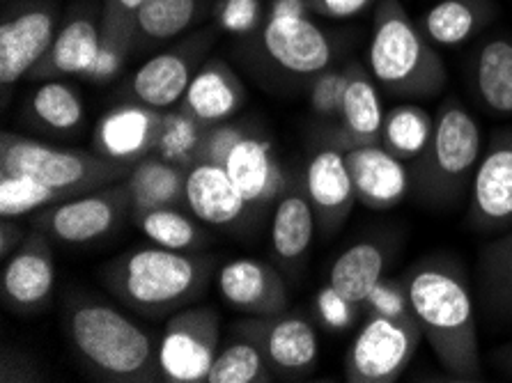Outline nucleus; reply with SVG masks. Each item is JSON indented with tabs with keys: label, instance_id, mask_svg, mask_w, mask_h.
I'll use <instances>...</instances> for the list:
<instances>
[{
	"label": "nucleus",
	"instance_id": "18",
	"mask_svg": "<svg viewBox=\"0 0 512 383\" xmlns=\"http://www.w3.org/2000/svg\"><path fill=\"white\" fill-rule=\"evenodd\" d=\"M304 184L310 205L315 209L317 228L324 234H336L359 202L345 152L336 145L317 152L306 166Z\"/></svg>",
	"mask_w": 512,
	"mask_h": 383
},
{
	"label": "nucleus",
	"instance_id": "35",
	"mask_svg": "<svg viewBox=\"0 0 512 383\" xmlns=\"http://www.w3.org/2000/svg\"><path fill=\"white\" fill-rule=\"evenodd\" d=\"M274 379L260 349L242 335H235L228 347L219 349L207 374V383H271Z\"/></svg>",
	"mask_w": 512,
	"mask_h": 383
},
{
	"label": "nucleus",
	"instance_id": "11",
	"mask_svg": "<svg viewBox=\"0 0 512 383\" xmlns=\"http://www.w3.org/2000/svg\"><path fill=\"white\" fill-rule=\"evenodd\" d=\"M219 28H203L186 37L173 49L154 53L129 76L122 92L129 101H138L157 111H173L189 90L191 78L203 65V58L216 42Z\"/></svg>",
	"mask_w": 512,
	"mask_h": 383
},
{
	"label": "nucleus",
	"instance_id": "29",
	"mask_svg": "<svg viewBox=\"0 0 512 383\" xmlns=\"http://www.w3.org/2000/svg\"><path fill=\"white\" fill-rule=\"evenodd\" d=\"M205 14V0H145L136 17L134 53H150L191 30Z\"/></svg>",
	"mask_w": 512,
	"mask_h": 383
},
{
	"label": "nucleus",
	"instance_id": "20",
	"mask_svg": "<svg viewBox=\"0 0 512 383\" xmlns=\"http://www.w3.org/2000/svg\"><path fill=\"white\" fill-rule=\"evenodd\" d=\"M219 292L230 308L251 317L276 315L290 306V292L281 273L271 264L251 257L223 264Z\"/></svg>",
	"mask_w": 512,
	"mask_h": 383
},
{
	"label": "nucleus",
	"instance_id": "26",
	"mask_svg": "<svg viewBox=\"0 0 512 383\" xmlns=\"http://www.w3.org/2000/svg\"><path fill=\"white\" fill-rule=\"evenodd\" d=\"M499 17L496 0H437L421 21L434 46L457 49L478 37Z\"/></svg>",
	"mask_w": 512,
	"mask_h": 383
},
{
	"label": "nucleus",
	"instance_id": "8",
	"mask_svg": "<svg viewBox=\"0 0 512 383\" xmlns=\"http://www.w3.org/2000/svg\"><path fill=\"white\" fill-rule=\"evenodd\" d=\"M423 331L416 317L368 315L347 351L345 374L352 383H393L405 374Z\"/></svg>",
	"mask_w": 512,
	"mask_h": 383
},
{
	"label": "nucleus",
	"instance_id": "10",
	"mask_svg": "<svg viewBox=\"0 0 512 383\" xmlns=\"http://www.w3.org/2000/svg\"><path fill=\"white\" fill-rule=\"evenodd\" d=\"M60 28L56 0H10L0 19V83L12 88L40 65Z\"/></svg>",
	"mask_w": 512,
	"mask_h": 383
},
{
	"label": "nucleus",
	"instance_id": "13",
	"mask_svg": "<svg viewBox=\"0 0 512 383\" xmlns=\"http://www.w3.org/2000/svg\"><path fill=\"white\" fill-rule=\"evenodd\" d=\"M271 65L294 78H313L333 65L338 46L310 17H267L255 33Z\"/></svg>",
	"mask_w": 512,
	"mask_h": 383
},
{
	"label": "nucleus",
	"instance_id": "33",
	"mask_svg": "<svg viewBox=\"0 0 512 383\" xmlns=\"http://www.w3.org/2000/svg\"><path fill=\"white\" fill-rule=\"evenodd\" d=\"M434 131V117L416 104H398L384 115L382 143L405 163H416L428 150Z\"/></svg>",
	"mask_w": 512,
	"mask_h": 383
},
{
	"label": "nucleus",
	"instance_id": "41",
	"mask_svg": "<svg viewBox=\"0 0 512 383\" xmlns=\"http://www.w3.org/2000/svg\"><path fill=\"white\" fill-rule=\"evenodd\" d=\"M361 308L368 310V315L379 317H409L411 301H409V287L407 278H382L379 283L370 289L366 301Z\"/></svg>",
	"mask_w": 512,
	"mask_h": 383
},
{
	"label": "nucleus",
	"instance_id": "21",
	"mask_svg": "<svg viewBox=\"0 0 512 383\" xmlns=\"http://www.w3.org/2000/svg\"><path fill=\"white\" fill-rule=\"evenodd\" d=\"M384 106L379 97V85L372 78L370 69L359 62L349 65V83L343 101V111L331 131L333 145L347 152L352 147L377 145L382 138Z\"/></svg>",
	"mask_w": 512,
	"mask_h": 383
},
{
	"label": "nucleus",
	"instance_id": "12",
	"mask_svg": "<svg viewBox=\"0 0 512 383\" xmlns=\"http://www.w3.org/2000/svg\"><path fill=\"white\" fill-rule=\"evenodd\" d=\"M232 331L260 349L276 379L299 381L313 374L320 345L315 328L306 317L287 310L262 317L248 315Z\"/></svg>",
	"mask_w": 512,
	"mask_h": 383
},
{
	"label": "nucleus",
	"instance_id": "45",
	"mask_svg": "<svg viewBox=\"0 0 512 383\" xmlns=\"http://www.w3.org/2000/svg\"><path fill=\"white\" fill-rule=\"evenodd\" d=\"M379 0H308L310 12L324 19H354L368 12Z\"/></svg>",
	"mask_w": 512,
	"mask_h": 383
},
{
	"label": "nucleus",
	"instance_id": "30",
	"mask_svg": "<svg viewBox=\"0 0 512 383\" xmlns=\"http://www.w3.org/2000/svg\"><path fill=\"white\" fill-rule=\"evenodd\" d=\"M315 228L317 218L308 195L301 191L285 193L271 221V250L283 264H297L313 244Z\"/></svg>",
	"mask_w": 512,
	"mask_h": 383
},
{
	"label": "nucleus",
	"instance_id": "17",
	"mask_svg": "<svg viewBox=\"0 0 512 383\" xmlns=\"http://www.w3.org/2000/svg\"><path fill=\"white\" fill-rule=\"evenodd\" d=\"M164 117L166 111L124 99L122 104L99 117L92 147L106 159L136 166L157 150Z\"/></svg>",
	"mask_w": 512,
	"mask_h": 383
},
{
	"label": "nucleus",
	"instance_id": "6",
	"mask_svg": "<svg viewBox=\"0 0 512 383\" xmlns=\"http://www.w3.org/2000/svg\"><path fill=\"white\" fill-rule=\"evenodd\" d=\"M131 170V163L111 161L97 152L65 150L12 131L0 136V173L30 175L62 191L67 198L122 182Z\"/></svg>",
	"mask_w": 512,
	"mask_h": 383
},
{
	"label": "nucleus",
	"instance_id": "23",
	"mask_svg": "<svg viewBox=\"0 0 512 383\" xmlns=\"http://www.w3.org/2000/svg\"><path fill=\"white\" fill-rule=\"evenodd\" d=\"M251 207L232 182L226 166L198 161L186 175V209L200 223L214 228H228L244 218Z\"/></svg>",
	"mask_w": 512,
	"mask_h": 383
},
{
	"label": "nucleus",
	"instance_id": "16",
	"mask_svg": "<svg viewBox=\"0 0 512 383\" xmlns=\"http://www.w3.org/2000/svg\"><path fill=\"white\" fill-rule=\"evenodd\" d=\"M99 46H102V10H97L92 0L88 3L83 0L60 21L51 49L28 74V81L42 83L67 76L85 78L97 58Z\"/></svg>",
	"mask_w": 512,
	"mask_h": 383
},
{
	"label": "nucleus",
	"instance_id": "39",
	"mask_svg": "<svg viewBox=\"0 0 512 383\" xmlns=\"http://www.w3.org/2000/svg\"><path fill=\"white\" fill-rule=\"evenodd\" d=\"M352 65V62H349ZM349 65H331L317 76L310 78L308 85V101L310 108L327 122H336L340 111H343V101L349 83Z\"/></svg>",
	"mask_w": 512,
	"mask_h": 383
},
{
	"label": "nucleus",
	"instance_id": "1",
	"mask_svg": "<svg viewBox=\"0 0 512 383\" xmlns=\"http://www.w3.org/2000/svg\"><path fill=\"white\" fill-rule=\"evenodd\" d=\"M409 301L423 340L455 381L483 379L478 324L467 273L446 255H430L407 273Z\"/></svg>",
	"mask_w": 512,
	"mask_h": 383
},
{
	"label": "nucleus",
	"instance_id": "37",
	"mask_svg": "<svg viewBox=\"0 0 512 383\" xmlns=\"http://www.w3.org/2000/svg\"><path fill=\"white\" fill-rule=\"evenodd\" d=\"M67 200V195L23 173H0V218L37 214Z\"/></svg>",
	"mask_w": 512,
	"mask_h": 383
},
{
	"label": "nucleus",
	"instance_id": "46",
	"mask_svg": "<svg viewBox=\"0 0 512 383\" xmlns=\"http://www.w3.org/2000/svg\"><path fill=\"white\" fill-rule=\"evenodd\" d=\"M23 239H26V232L17 218H0V260L5 262L23 244Z\"/></svg>",
	"mask_w": 512,
	"mask_h": 383
},
{
	"label": "nucleus",
	"instance_id": "22",
	"mask_svg": "<svg viewBox=\"0 0 512 383\" xmlns=\"http://www.w3.org/2000/svg\"><path fill=\"white\" fill-rule=\"evenodd\" d=\"M226 170L251 207H265L287 193L285 170L267 138L246 134L232 150Z\"/></svg>",
	"mask_w": 512,
	"mask_h": 383
},
{
	"label": "nucleus",
	"instance_id": "49",
	"mask_svg": "<svg viewBox=\"0 0 512 383\" xmlns=\"http://www.w3.org/2000/svg\"><path fill=\"white\" fill-rule=\"evenodd\" d=\"M5 3H7V0H5Z\"/></svg>",
	"mask_w": 512,
	"mask_h": 383
},
{
	"label": "nucleus",
	"instance_id": "24",
	"mask_svg": "<svg viewBox=\"0 0 512 383\" xmlns=\"http://www.w3.org/2000/svg\"><path fill=\"white\" fill-rule=\"evenodd\" d=\"M469 85L490 113L512 117V33L480 39L467 62Z\"/></svg>",
	"mask_w": 512,
	"mask_h": 383
},
{
	"label": "nucleus",
	"instance_id": "31",
	"mask_svg": "<svg viewBox=\"0 0 512 383\" xmlns=\"http://www.w3.org/2000/svg\"><path fill=\"white\" fill-rule=\"evenodd\" d=\"M389 250L379 241H359L338 255L329 273V285L356 306H361L379 280L384 278Z\"/></svg>",
	"mask_w": 512,
	"mask_h": 383
},
{
	"label": "nucleus",
	"instance_id": "5",
	"mask_svg": "<svg viewBox=\"0 0 512 383\" xmlns=\"http://www.w3.org/2000/svg\"><path fill=\"white\" fill-rule=\"evenodd\" d=\"M480 154L478 122L460 101H444L434 117L428 150L411 168V189L428 207H451L471 189Z\"/></svg>",
	"mask_w": 512,
	"mask_h": 383
},
{
	"label": "nucleus",
	"instance_id": "4",
	"mask_svg": "<svg viewBox=\"0 0 512 383\" xmlns=\"http://www.w3.org/2000/svg\"><path fill=\"white\" fill-rule=\"evenodd\" d=\"M368 69L391 97L430 99L448 83L444 58L409 17L402 0H379L372 17Z\"/></svg>",
	"mask_w": 512,
	"mask_h": 383
},
{
	"label": "nucleus",
	"instance_id": "19",
	"mask_svg": "<svg viewBox=\"0 0 512 383\" xmlns=\"http://www.w3.org/2000/svg\"><path fill=\"white\" fill-rule=\"evenodd\" d=\"M356 200L368 209H391L407 198L411 170L382 143L352 147L345 152Z\"/></svg>",
	"mask_w": 512,
	"mask_h": 383
},
{
	"label": "nucleus",
	"instance_id": "47",
	"mask_svg": "<svg viewBox=\"0 0 512 383\" xmlns=\"http://www.w3.org/2000/svg\"><path fill=\"white\" fill-rule=\"evenodd\" d=\"M308 0H271L267 17H310Z\"/></svg>",
	"mask_w": 512,
	"mask_h": 383
},
{
	"label": "nucleus",
	"instance_id": "25",
	"mask_svg": "<svg viewBox=\"0 0 512 383\" xmlns=\"http://www.w3.org/2000/svg\"><path fill=\"white\" fill-rule=\"evenodd\" d=\"M246 101V88L242 78L235 74L226 60L212 58L200 65L191 78L189 90L180 108L196 117L198 122L214 127L235 115Z\"/></svg>",
	"mask_w": 512,
	"mask_h": 383
},
{
	"label": "nucleus",
	"instance_id": "2",
	"mask_svg": "<svg viewBox=\"0 0 512 383\" xmlns=\"http://www.w3.org/2000/svg\"><path fill=\"white\" fill-rule=\"evenodd\" d=\"M62 331L76 358L102 381H161L159 345L118 306L76 294L62 306Z\"/></svg>",
	"mask_w": 512,
	"mask_h": 383
},
{
	"label": "nucleus",
	"instance_id": "32",
	"mask_svg": "<svg viewBox=\"0 0 512 383\" xmlns=\"http://www.w3.org/2000/svg\"><path fill=\"white\" fill-rule=\"evenodd\" d=\"M26 111L37 127L53 131V134H74L83 127L85 120L81 95L74 85L62 81V78L37 83V90L30 95Z\"/></svg>",
	"mask_w": 512,
	"mask_h": 383
},
{
	"label": "nucleus",
	"instance_id": "44",
	"mask_svg": "<svg viewBox=\"0 0 512 383\" xmlns=\"http://www.w3.org/2000/svg\"><path fill=\"white\" fill-rule=\"evenodd\" d=\"M0 381L3 383L44 381V372L40 370V363H37L28 351L3 345V354H0Z\"/></svg>",
	"mask_w": 512,
	"mask_h": 383
},
{
	"label": "nucleus",
	"instance_id": "15",
	"mask_svg": "<svg viewBox=\"0 0 512 383\" xmlns=\"http://www.w3.org/2000/svg\"><path fill=\"white\" fill-rule=\"evenodd\" d=\"M467 218L480 232L512 228V129L506 127L490 138L480 154L469 189Z\"/></svg>",
	"mask_w": 512,
	"mask_h": 383
},
{
	"label": "nucleus",
	"instance_id": "27",
	"mask_svg": "<svg viewBox=\"0 0 512 383\" xmlns=\"http://www.w3.org/2000/svg\"><path fill=\"white\" fill-rule=\"evenodd\" d=\"M145 0H104L102 5V46L85 81L111 83L122 74L134 53L136 17Z\"/></svg>",
	"mask_w": 512,
	"mask_h": 383
},
{
	"label": "nucleus",
	"instance_id": "36",
	"mask_svg": "<svg viewBox=\"0 0 512 383\" xmlns=\"http://www.w3.org/2000/svg\"><path fill=\"white\" fill-rule=\"evenodd\" d=\"M207 124L198 122L196 117L186 111H166L164 127L154 154L161 156L175 166L191 168L200 161V150L207 134Z\"/></svg>",
	"mask_w": 512,
	"mask_h": 383
},
{
	"label": "nucleus",
	"instance_id": "3",
	"mask_svg": "<svg viewBox=\"0 0 512 383\" xmlns=\"http://www.w3.org/2000/svg\"><path fill=\"white\" fill-rule=\"evenodd\" d=\"M207 255L161 246L134 248L102 269L108 292L138 315L161 319L191 306L212 278Z\"/></svg>",
	"mask_w": 512,
	"mask_h": 383
},
{
	"label": "nucleus",
	"instance_id": "43",
	"mask_svg": "<svg viewBox=\"0 0 512 383\" xmlns=\"http://www.w3.org/2000/svg\"><path fill=\"white\" fill-rule=\"evenodd\" d=\"M244 136H246V129L242 124H235L230 120L214 124V127H209L205 134L203 150H200V161L216 163V166H226L228 156Z\"/></svg>",
	"mask_w": 512,
	"mask_h": 383
},
{
	"label": "nucleus",
	"instance_id": "40",
	"mask_svg": "<svg viewBox=\"0 0 512 383\" xmlns=\"http://www.w3.org/2000/svg\"><path fill=\"white\" fill-rule=\"evenodd\" d=\"M265 19L260 0H216L214 5L216 28L237 37H253Z\"/></svg>",
	"mask_w": 512,
	"mask_h": 383
},
{
	"label": "nucleus",
	"instance_id": "14",
	"mask_svg": "<svg viewBox=\"0 0 512 383\" xmlns=\"http://www.w3.org/2000/svg\"><path fill=\"white\" fill-rule=\"evenodd\" d=\"M51 241L42 230L33 228L23 244L5 260L0 294L10 312L35 315L49 306L56 292V257Z\"/></svg>",
	"mask_w": 512,
	"mask_h": 383
},
{
	"label": "nucleus",
	"instance_id": "48",
	"mask_svg": "<svg viewBox=\"0 0 512 383\" xmlns=\"http://www.w3.org/2000/svg\"><path fill=\"white\" fill-rule=\"evenodd\" d=\"M496 365L501 367L503 372L508 374V377H512V347H503L496 351Z\"/></svg>",
	"mask_w": 512,
	"mask_h": 383
},
{
	"label": "nucleus",
	"instance_id": "34",
	"mask_svg": "<svg viewBox=\"0 0 512 383\" xmlns=\"http://www.w3.org/2000/svg\"><path fill=\"white\" fill-rule=\"evenodd\" d=\"M134 223L154 246L196 253L207 244V232L200 228L198 218L184 207L150 209L134 216Z\"/></svg>",
	"mask_w": 512,
	"mask_h": 383
},
{
	"label": "nucleus",
	"instance_id": "28",
	"mask_svg": "<svg viewBox=\"0 0 512 383\" xmlns=\"http://www.w3.org/2000/svg\"><path fill=\"white\" fill-rule=\"evenodd\" d=\"M189 168L175 166L157 154L138 161L127 177L131 193V218L159 207H186Z\"/></svg>",
	"mask_w": 512,
	"mask_h": 383
},
{
	"label": "nucleus",
	"instance_id": "38",
	"mask_svg": "<svg viewBox=\"0 0 512 383\" xmlns=\"http://www.w3.org/2000/svg\"><path fill=\"white\" fill-rule=\"evenodd\" d=\"M480 292L490 310L512 312V230L485 248L480 262Z\"/></svg>",
	"mask_w": 512,
	"mask_h": 383
},
{
	"label": "nucleus",
	"instance_id": "42",
	"mask_svg": "<svg viewBox=\"0 0 512 383\" xmlns=\"http://www.w3.org/2000/svg\"><path fill=\"white\" fill-rule=\"evenodd\" d=\"M359 308L361 306H356V303L345 299V296L331 285H324L320 292H317V317H320L322 326L329 328V331H345V328L352 326L356 322V315H359Z\"/></svg>",
	"mask_w": 512,
	"mask_h": 383
},
{
	"label": "nucleus",
	"instance_id": "7",
	"mask_svg": "<svg viewBox=\"0 0 512 383\" xmlns=\"http://www.w3.org/2000/svg\"><path fill=\"white\" fill-rule=\"evenodd\" d=\"M127 216H131V193L127 179H122L37 211L33 228L60 244L79 246L113 234Z\"/></svg>",
	"mask_w": 512,
	"mask_h": 383
},
{
	"label": "nucleus",
	"instance_id": "9",
	"mask_svg": "<svg viewBox=\"0 0 512 383\" xmlns=\"http://www.w3.org/2000/svg\"><path fill=\"white\" fill-rule=\"evenodd\" d=\"M221 349V317L209 306H186L168 319L159 340V372L168 383H207Z\"/></svg>",
	"mask_w": 512,
	"mask_h": 383
}]
</instances>
